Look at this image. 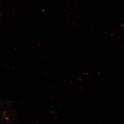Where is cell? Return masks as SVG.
Instances as JSON below:
<instances>
[]
</instances>
